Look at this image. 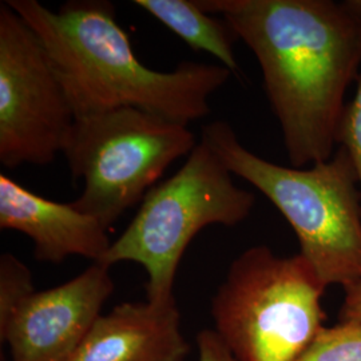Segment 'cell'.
I'll return each mask as SVG.
<instances>
[{
	"label": "cell",
	"instance_id": "7a4b0ae2",
	"mask_svg": "<svg viewBox=\"0 0 361 361\" xmlns=\"http://www.w3.org/2000/svg\"><path fill=\"white\" fill-rule=\"evenodd\" d=\"M40 39L77 118L133 107L189 125L210 114L209 98L233 73L182 62L158 71L137 58L107 0H70L52 11L38 0H6Z\"/></svg>",
	"mask_w": 361,
	"mask_h": 361
},
{
	"label": "cell",
	"instance_id": "6da1fadb",
	"mask_svg": "<svg viewBox=\"0 0 361 361\" xmlns=\"http://www.w3.org/2000/svg\"><path fill=\"white\" fill-rule=\"evenodd\" d=\"M255 54L293 168L335 154L345 92L361 71V1L195 0Z\"/></svg>",
	"mask_w": 361,
	"mask_h": 361
},
{
	"label": "cell",
	"instance_id": "9c48e42d",
	"mask_svg": "<svg viewBox=\"0 0 361 361\" xmlns=\"http://www.w3.org/2000/svg\"><path fill=\"white\" fill-rule=\"evenodd\" d=\"M0 229L23 233L34 243V257L61 264L70 256L101 262L111 241L98 219L71 204H59L32 193L0 174Z\"/></svg>",
	"mask_w": 361,
	"mask_h": 361
},
{
	"label": "cell",
	"instance_id": "5bb4252c",
	"mask_svg": "<svg viewBox=\"0 0 361 361\" xmlns=\"http://www.w3.org/2000/svg\"><path fill=\"white\" fill-rule=\"evenodd\" d=\"M337 146H343L350 155L359 174L361 189V71L355 97L345 104L340 119Z\"/></svg>",
	"mask_w": 361,
	"mask_h": 361
},
{
	"label": "cell",
	"instance_id": "4fadbf2b",
	"mask_svg": "<svg viewBox=\"0 0 361 361\" xmlns=\"http://www.w3.org/2000/svg\"><path fill=\"white\" fill-rule=\"evenodd\" d=\"M35 292L28 267L11 253L0 257V322Z\"/></svg>",
	"mask_w": 361,
	"mask_h": 361
},
{
	"label": "cell",
	"instance_id": "30bf717a",
	"mask_svg": "<svg viewBox=\"0 0 361 361\" xmlns=\"http://www.w3.org/2000/svg\"><path fill=\"white\" fill-rule=\"evenodd\" d=\"M190 349L173 297L123 302L101 314L68 361H183Z\"/></svg>",
	"mask_w": 361,
	"mask_h": 361
},
{
	"label": "cell",
	"instance_id": "3957f363",
	"mask_svg": "<svg viewBox=\"0 0 361 361\" xmlns=\"http://www.w3.org/2000/svg\"><path fill=\"white\" fill-rule=\"evenodd\" d=\"M201 140L233 176L247 180L279 209L296 234L300 255L326 288L360 281V182L343 146L326 161L293 168L247 150L225 121L207 123Z\"/></svg>",
	"mask_w": 361,
	"mask_h": 361
},
{
	"label": "cell",
	"instance_id": "8992f818",
	"mask_svg": "<svg viewBox=\"0 0 361 361\" xmlns=\"http://www.w3.org/2000/svg\"><path fill=\"white\" fill-rule=\"evenodd\" d=\"M195 145L186 125L140 109L122 107L77 118L63 154L73 178L85 180V188L71 205L109 231Z\"/></svg>",
	"mask_w": 361,
	"mask_h": 361
},
{
	"label": "cell",
	"instance_id": "5b68a950",
	"mask_svg": "<svg viewBox=\"0 0 361 361\" xmlns=\"http://www.w3.org/2000/svg\"><path fill=\"white\" fill-rule=\"evenodd\" d=\"M255 202V195L234 183L222 159L200 140L182 168L145 195L101 264L109 268L123 261L140 264L149 277L147 300H170L180 258L194 237L210 225L241 224Z\"/></svg>",
	"mask_w": 361,
	"mask_h": 361
},
{
	"label": "cell",
	"instance_id": "277c9868",
	"mask_svg": "<svg viewBox=\"0 0 361 361\" xmlns=\"http://www.w3.org/2000/svg\"><path fill=\"white\" fill-rule=\"evenodd\" d=\"M325 289L300 253L252 246L212 298L213 331L237 361H295L324 328Z\"/></svg>",
	"mask_w": 361,
	"mask_h": 361
},
{
	"label": "cell",
	"instance_id": "7c38bea8",
	"mask_svg": "<svg viewBox=\"0 0 361 361\" xmlns=\"http://www.w3.org/2000/svg\"><path fill=\"white\" fill-rule=\"evenodd\" d=\"M295 361H361V322L324 326Z\"/></svg>",
	"mask_w": 361,
	"mask_h": 361
},
{
	"label": "cell",
	"instance_id": "2e32d148",
	"mask_svg": "<svg viewBox=\"0 0 361 361\" xmlns=\"http://www.w3.org/2000/svg\"><path fill=\"white\" fill-rule=\"evenodd\" d=\"M361 322V280L344 286V300L338 312V322Z\"/></svg>",
	"mask_w": 361,
	"mask_h": 361
},
{
	"label": "cell",
	"instance_id": "9a60e30c",
	"mask_svg": "<svg viewBox=\"0 0 361 361\" xmlns=\"http://www.w3.org/2000/svg\"><path fill=\"white\" fill-rule=\"evenodd\" d=\"M200 361H237L213 329H204L197 336Z\"/></svg>",
	"mask_w": 361,
	"mask_h": 361
},
{
	"label": "cell",
	"instance_id": "8fae6325",
	"mask_svg": "<svg viewBox=\"0 0 361 361\" xmlns=\"http://www.w3.org/2000/svg\"><path fill=\"white\" fill-rule=\"evenodd\" d=\"M134 4L168 27L194 51L207 52L232 73H238L233 50L235 34L222 18L202 11L195 0H134Z\"/></svg>",
	"mask_w": 361,
	"mask_h": 361
},
{
	"label": "cell",
	"instance_id": "ba28073f",
	"mask_svg": "<svg viewBox=\"0 0 361 361\" xmlns=\"http://www.w3.org/2000/svg\"><path fill=\"white\" fill-rule=\"evenodd\" d=\"M114 292L110 268L92 262L77 277L34 292L0 322L13 361H68Z\"/></svg>",
	"mask_w": 361,
	"mask_h": 361
},
{
	"label": "cell",
	"instance_id": "52a82bcc",
	"mask_svg": "<svg viewBox=\"0 0 361 361\" xmlns=\"http://www.w3.org/2000/svg\"><path fill=\"white\" fill-rule=\"evenodd\" d=\"M77 116L31 27L0 4V162L50 165L63 153Z\"/></svg>",
	"mask_w": 361,
	"mask_h": 361
}]
</instances>
